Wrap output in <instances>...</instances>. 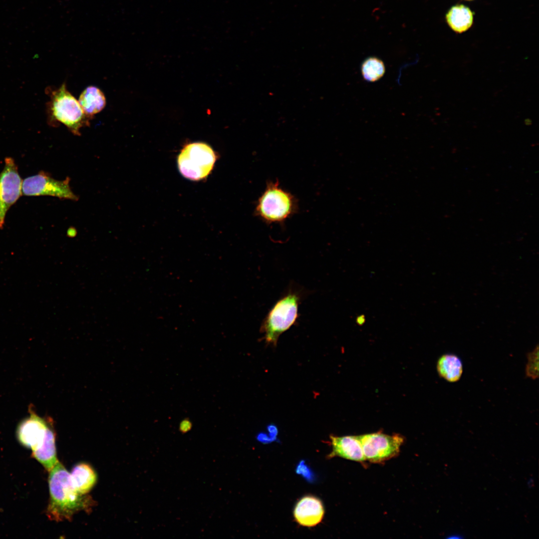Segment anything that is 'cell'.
<instances>
[{"instance_id": "cell-6", "label": "cell", "mask_w": 539, "mask_h": 539, "mask_svg": "<svg viewBox=\"0 0 539 539\" xmlns=\"http://www.w3.org/2000/svg\"><path fill=\"white\" fill-rule=\"evenodd\" d=\"M366 460L378 463L395 457L404 442L399 434L389 435L380 432L358 436Z\"/></svg>"}, {"instance_id": "cell-13", "label": "cell", "mask_w": 539, "mask_h": 539, "mask_svg": "<svg viewBox=\"0 0 539 539\" xmlns=\"http://www.w3.org/2000/svg\"><path fill=\"white\" fill-rule=\"evenodd\" d=\"M32 456L48 472L58 462L55 445V434L52 424L48 428L42 444L38 448L32 451Z\"/></svg>"}, {"instance_id": "cell-9", "label": "cell", "mask_w": 539, "mask_h": 539, "mask_svg": "<svg viewBox=\"0 0 539 539\" xmlns=\"http://www.w3.org/2000/svg\"><path fill=\"white\" fill-rule=\"evenodd\" d=\"M28 411L29 416L20 422L16 434L20 444L33 451L42 444L48 428L52 423L38 416L32 405L29 406Z\"/></svg>"}, {"instance_id": "cell-10", "label": "cell", "mask_w": 539, "mask_h": 539, "mask_svg": "<svg viewBox=\"0 0 539 539\" xmlns=\"http://www.w3.org/2000/svg\"><path fill=\"white\" fill-rule=\"evenodd\" d=\"M293 515L295 522L300 526L313 527L323 520L324 506L318 498L311 495L305 496L296 503Z\"/></svg>"}, {"instance_id": "cell-22", "label": "cell", "mask_w": 539, "mask_h": 539, "mask_svg": "<svg viewBox=\"0 0 539 539\" xmlns=\"http://www.w3.org/2000/svg\"><path fill=\"white\" fill-rule=\"evenodd\" d=\"M68 235L71 236L74 235L75 234V230H74V231H73L72 230L70 231L69 230H68Z\"/></svg>"}, {"instance_id": "cell-5", "label": "cell", "mask_w": 539, "mask_h": 539, "mask_svg": "<svg viewBox=\"0 0 539 539\" xmlns=\"http://www.w3.org/2000/svg\"><path fill=\"white\" fill-rule=\"evenodd\" d=\"M216 155L208 145L196 142L187 145L178 158L180 172L185 177L199 180L207 177L213 169Z\"/></svg>"}, {"instance_id": "cell-4", "label": "cell", "mask_w": 539, "mask_h": 539, "mask_svg": "<svg viewBox=\"0 0 539 539\" xmlns=\"http://www.w3.org/2000/svg\"><path fill=\"white\" fill-rule=\"evenodd\" d=\"M300 299L298 292L290 290L272 306L260 329L267 343L276 346L279 336L295 323Z\"/></svg>"}, {"instance_id": "cell-12", "label": "cell", "mask_w": 539, "mask_h": 539, "mask_svg": "<svg viewBox=\"0 0 539 539\" xmlns=\"http://www.w3.org/2000/svg\"><path fill=\"white\" fill-rule=\"evenodd\" d=\"M70 476L73 487L82 495H87L97 481L96 472L89 464L85 463L75 465L70 473Z\"/></svg>"}, {"instance_id": "cell-16", "label": "cell", "mask_w": 539, "mask_h": 539, "mask_svg": "<svg viewBox=\"0 0 539 539\" xmlns=\"http://www.w3.org/2000/svg\"><path fill=\"white\" fill-rule=\"evenodd\" d=\"M446 18L448 24L454 31L462 33L467 30L472 26L473 14L468 7L463 4H458L450 9Z\"/></svg>"}, {"instance_id": "cell-7", "label": "cell", "mask_w": 539, "mask_h": 539, "mask_svg": "<svg viewBox=\"0 0 539 539\" xmlns=\"http://www.w3.org/2000/svg\"><path fill=\"white\" fill-rule=\"evenodd\" d=\"M69 181L68 177L59 181L53 178L47 173L40 172L22 181V193L28 196H50L77 201L78 198L71 190Z\"/></svg>"}, {"instance_id": "cell-2", "label": "cell", "mask_w": 539, "mask_h": 539, "mask_svg": "<svg viewBox=\"0 0 539 539\" xmlns=\"http://www.w3.org/2000/svg\"><path fill=\"white\" fill-rule=\"evenodd\" d=\"M298 209L297 201L293 195L281 188L277 181H270L257 201L255 214L267 224H282Z\"/></svg>"}, {"instance_id": "cell-15", "label": "cell", "mask_w": 539, "mask_h": 539, "mask_svg": "<svg viewBox=\"0 0 539 539\" xmlns=\"http://www.w3.org/2000/svg\"><path fill=\"white\" fill-rule=\"evenodd\" d=\"M78 102L84 113L91 118L106 105L104 94L100 89L93 86H88L82 91Z\"/></svg>"}, {"instance_id": "cell-21", "label": "cell", "mask_w": 539, "mask_h": 539, "mask_svg": "<svg viewBox=\"0 0 539 539\" xmlns=\"http://www.w3.org/2000/svg\"><path fill=\"white\" fill-rule=\"evenodd\" d=\"M534 485V480L533 479H530L528 482V487H530V488H532V487H533Z\"/></svg>"}, {"instance_id": "cell-19", "label": "cell", "mask_w": 539, "mask_h": 539, "mask_svg": "<svg viewBox=\"0 0 539 539\" xmlns=\"http://www.w3.org/2000/svg\"><path fill=\"white\" fill-rule=\"evenodd\" d=\"M447 539H461L464 538L463 535L458 533H452L448 534L446 537Z\"/></svg>"}, {"instance_id": "cell-20", "label": "cell", "mask_w": 539, "mask_h": 539, "mask_svg": "<svg viewBox=\"0 0 539 539\" xmlns=\"http://www.w3.org/2000/svg\"><path fill=\"white\" fill-rule=\"evenodd\" d=\"M365 318L363 315L358 316L356 319L357 323L359 324H362L364 322Z\"/></svg>"}, {"instance_id": "cell-14", "label": "cell", "mask_w": 539, "mask_h": 539, "mask_svg": "<svg viewBox=\"0 0 539 539\" xmlns=\"http://www.w3.org/2000/svg\"><path fill=\"white\" fill-rule=\"evenodd\" d=\"M436 368L439 375L451 383L458 381L463 372L462 360L457 355L452 353L441 355L437 361Z\"/></svg>"}, {"instance_id": "cell-11", "label": "cell", "mask_w": 539, "mask_h": 539, "mask_svg": "<svg viewBox=\"0 0 539 539\" xmlns=\"http://www.w3.org/2000/svg\"><path fill=\"white\" fill-rule=\"evenodd\" d=\"M332 447L327 458L339 457L345 459L363 462L366 461L358 436H330Z\"/></svg>"}, {"instance_id": "cell-23", "label": "cell", "mask_w": 539, "mask_h": 539, "mask_svg": "<svg viewBox=\"0 0 539 539\" xmlns=\"http://www.w3.org/2000/svg\"></svg>"}, {"instance_id": "cell-8", "label": "cell", "mask_w": 539, "mask_h": 539, "mask_svg": "<svg viewBox=\"0 0 539 539\" xmlns=\"http://www.w3.org/2000/svg\"><path fill=\"white\" fill-rule=\"evenodd\" d=\"M22 181L11 158L5 159L0 173V229L3 228L7 211L21 195Z\"/></svg>"}, {"instance_id": "cell-17", "label": "cell", "mask_w": 539, "mask_h": 539, "mask_svg": "<svg viewBox=\"0 0 539 539\" xmlns=\"http://www.w3.org/2000/svg\"><path fill=\"white\" fill-rule=\"evenodd\" d=\"M361 72L363 79L374 82L381 79L385 73V66L379 58L370 56L365 59L361 65Z\"/></svg>"}, {"instance_id": "cell-1", "label": "cell", "mask_w": 539, "mask_h": 539, "mask_svg": "<svg viewBox=\"0 0 539 539\" xmlns=\"http://www.w3.org/2000/svg\"><path fill=\"white\" fill-rule=\"evenodd\" d=\"M48 485L50 498L46 515L52 521L70 520L76 513L89 511L94 505L91 497L75 489L70 473L59 462L49 471Z\"/></svg>"}, {"instance_id": "cell-3", "label": "cell", "mask_w": 539, "mask_h": 539, "mask_svg": "<svg viewBox=\"0 0 539 539\" xmlns=\"http://www.w3.org/2000/svg\"><path fill=\"white\" fill-rule=\"evenodd\" d=\"M50 97L48 112L52 124H63L74 135H80V129L89 125L91 118L84 113L65 84L51 91Z\"/></svg>"}, {"instance_id": "cell-18", "label": "cell", "mask_w": 539, "mask_h": 539, "mask_svg": "<svg viewBox=\"0 0 539 539\" xmlns=\"http://www.w3.org/2000/svg\"><path fill=\"white\" fill-rule=\"evenodd\" d=\"M527 362L525 368L526 375L532 379H537L539 377V346L538 345L527 355Z\"/></svg>"}]
</instances>
